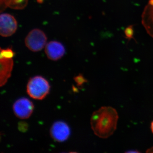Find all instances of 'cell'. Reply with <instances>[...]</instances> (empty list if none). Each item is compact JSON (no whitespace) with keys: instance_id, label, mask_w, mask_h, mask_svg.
Masks as SVG:
<instances>
[{"instance_id":"52a82bcc","label":"cell","mask_w":153,"mask_h":153,"mask_svg":"<svg viewBox=\"0 0 153 153\" xmlns=\"http://www.w3.org/2000/svg\"><path fill=\"white\" fill-rule=\"evenodd\" d=\"M45 53L50 60H57L63 57L65 49L63 44L56 41L49 42L45 47Z\"/></svg>"},{"instance_id":"8fae6325","label":"cell","mask_w":153,"mask_h":153,"mask_svg":"<svg viewBox=\"0 0 153 153\" xmlns=\"http://www.w3.org/2000/svg\"><path fill=\"white\" fill-rule=\"evenodd\" d=\"M133 28L131 26H130V27L127 28L126 29L125 31L126 37L127 38H128L129 39L133 38Z\"/></svg>"},{"instance_id":"ba28073f","label":"cell","mask_w":153,"mask_h":153,"mask_svg":"<svg viewBox=\"0 0 153 153\" xmlns=\"http://www.w3.org/2000/svg\"><path fill=\"white\" fill-rule=\"evenodd\" d=\"M13 58H0V86L5 85L11 76L13 68Z\"/></svg>"},{"instance_id":"3957f363","label":"cell","mask_w":153,"mask_h":153,"mask_svg":"<svg viewBox=\"0 0 153 153\" xmlns=\"http://www.w3.org/2000/svg\"><path fill=\"white\" fill-rule=\"evenodd\" d=\"M47 37L40 29H36L30 31L25 40V45L28 49L34 52H39L46 45Z\"/></svg>"},{"instance_id":"30bf717a","label":"cell","mask_w":153,"mask_h":153,"mask_svg":"<svg viewBox=\"0 0 153 153\" xmlns=\"http://www.w3.org/2000/svg\"><path fill=\"white\" fill-rule=\"evenodd\" d=\"M0 58H13L14 53L10 48L6 49H1Z\"/></svg>"},{"instance_id":"277c9868","label":"cell","mask_w":153,"mask_h":153,"mask_svg":"<svg viewBox=\"0 0 153 153\" xmlns=\"http://www.w3.org/2000/svg\"><path fill=\"white\" fill-rule=\"evenodd\" d=\"M13 110L17 117L21 119H26L29 118L33 113L34 105L27 98H20L14 103Z\"/></svg>"},{"instance_id":"9c48e42d","label":"cell","mask_w":153,"mask_h":153,"mask_svg":"<svg viewBox=\"0 0 153 153\" xmlns=\"http://www.w3.org/2000/svg\"><path fill=\"white\" fill-rule=\"evenodd\" d=\"M28 0H1V10H4L7 7L12 9L21 10L27 4Z\"/></svg>"},{"instance_id":"8992f818","label":"cell","mask_w":153,"mask_h":153,"mask_svg":"<svg viewBox=\"0 0 153 153\" xmlns=\"http://www.w3.org/2000/svg\"><path fill=\"white\" fill-rule=\"evenodd\" d=\"M50 133L53 140L58 142H63L69 137L70 130L66 123L59 121L52 125Z\"/></svg>"},{"instance_id":"7a4b0ae2","label":"cell","mask_w":153,"mask_h":153,"mask_svg":"<svg viewBox=\"0 0 153 153\" xmlns=\"http://www.w3.org/2000/svg\"><path fill=\"white\" fill-rule=\"evenodd\" d=\"M50 85L48 81L42 76H36L29 80L27 85V93L32 98L42 100L49 94Z\"/></svg>"},{"instance_id":"4fadbf2b","label":"cell","mask_w":153,"mask_h":153,"mask_svg":"<svg viewBox=\"0 0 153 153\" xmlns=\"http://www.w3.org/2000/svg\"><path fill=\"white\" fill-rule=\"evenodd\" d=\"M151 130L152 131V132L153 134V120L152 122V123L151 124Z\"/></svg>"},{"instance_id":"7c38bea8","label":"cell","mask_w":153,"mask_h":153,"mask_svg":"<svg viewBox=\"0 0 153 153\" xmlns=\"http://www.w3.org/2000/svg\"><path fill=\"white\" fill-rule=\"evenodd\" d=\"M147 152H153V147L151 148L150 149H148V151H147Z\"/></svg>"},{"instance_id":"6da1fadb","label":"cell","mask_w":153,"mask_h":153,"mask_svg":"<svg viewBox=\"0 0 153 153\" xmlns=\"http://www.w3.org/2000/svg\"><path fill=\"white\" fill-rule=\"evenodd\" d=\"M118 119V114L114 108L111 106L101 107L91 115V129L97 136L107 138L116 130Z\"/></svg>"},{"instance_id":"5b68a950","label":"cell","mask_w":153,"mask_h":153,"mask_svg":"<svg viewBox=\"0 0 153 153\" xmlns=\"http://www.w3.org/2000/svg\"><path fill=\"white\" fill-rule=\"evenodd\" d=\"M18 27L16 20L10 14H1L0 16V34L4 37L12 36Z\"/></svg>"}]
</instances>
